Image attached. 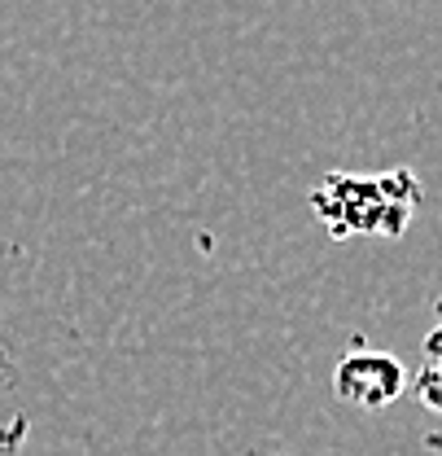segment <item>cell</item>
I'll list each match as a JSON object with an SVG mask.
<instances>
[{"label": "cell", "mask_w": 442, "mask_h": 456, "mask_svg": "<svg viewBox=\"0 0 442 456\" xmlns=\"http://www.w3.org/2000/svg\"><path fill=\"white\" fill-rule=\"evenodd\" d=\"M337 391L355 403H386L403 391V364L390 355H350L337 369Z\"/></svg>", "instance_id": "obj_1"}, {"label": "cell", "mask_w": 442, "mask_h": 456, "mask_svg": "<svg viewBox=\"0 0 442 456\" xmlns=\"http://www.w3.org/2000/svg\"><path fill=\"white\" fill-rule=\"evenodd\" d=\"M421 395H425V403L442 408V334H434V338H430L425 373H421Z\"/></svg>", "instance_id": "obj_2"}]
</instances>
